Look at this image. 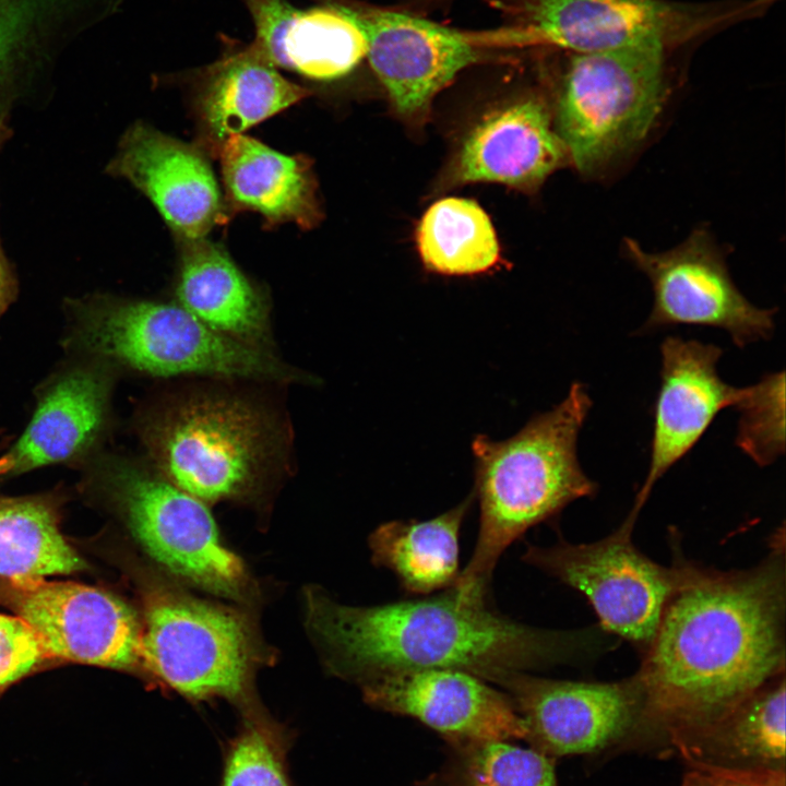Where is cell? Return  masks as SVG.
<instances>
[{
  "mask_svg": "<svg viewBox=\"0 0 786 786\" xmlns=\"http://www.w3.org/2000/svg\"><path fill=\"white\" fill-rule=\"evenodd\" d=\"M784 537L747 570L720 571L682 557V575L638 670L640 724L623 751H669L785 674Z\"/></svg>",
  "mask_w": 786,
  "mask_h": 786,
  "instance_id": "1",
  "label": "cell"
},
{
  "mask_svg": "<svg viewBox=\"0 0 786 786\" xmlns=\"http://www.w3.org/2000/svg\"><path fill=\"white\" fill-rule=\"evenodd\" d=\"M489 603L450 587L424 598L350 606L311 590L307 626L331 672L359 686L431 669L464 670L491 682L568 663L585 650L584 631L531 627Z\"/></svg>",
  "mask_w": 786,
  "mask_h": 786,
  "instance_id": "2",
  "label": "cell"
},
{
  "mask_svg": "<svg viewBox=\"0 0 786 786\" xmlns=\"http://www.w3.org/2000/svg\"><path fill=\"white\" fill-rule=\"evenodd\" d=\"M592 404L586 386L574 382L559 404L535 415L514 436L502 441L474 438L479 528L474 551L452 586L461 595L489 598L493 571L511 544L571 502L595 496L597 486L577 457L579 434Z\"/></svg>",
  "mask_w": 786,
  "mask_h": 786,
  "instance_id": "3",
  "label": "cell"
},
{
  "mask_svg": "<svg viewBox=\"0 0 786 786\" xmlns=\"http://www.w3.org/2000/svg\"><path fill=\"white\" fill-rule=\"evenodd\" d=\"M147 463L199 500L245 499L285 463L278 417L243 394L193 390L166 397L139 422Z\"/></svg>",
  "mask_w": 786,
  "mask_h": 786,
  "instance_id": "4",
  "label": "cell"
},
{
  "mask_svg": "<svg viewBox=\"0 0 786 786\" xmlns=\"http://www.w3.org/2000/svg\"><path fill=\"white\" fill-rule=\"evenodd\" d=\"M69 348L114 368L157 378L306 382L271 349L224 336L177 302L97 295L69 305Z\"/></svg>",
  "mask_w": 786,
  "mask_h": 786,
  "instance_id": "5",
  "label": "cell"
},
{
  "mask_svg": "<svg viewBox=\"0 0 786 786\" xmlns=\"http://www.w3.org/2000/svg\"><path fill=\"white\" fill-rule=\"evenodd\" d=\"M667 50L643 41L568 53L555 128L582 174L602 172L648 134L667 97Z\"/></svg>",
  "mask_w": 786,
  "mask_h": 786,
  "instance_id": "6",
  "label": "cell"
},
{
  "mask_svg": "<svg viewBox=\"0 0 786 786\" xmlns=\"http://www.w3.org/2000/svg\"><path fill=\"white\" fill-rule=\"evenodd\" d=\"M96 479L141 547L170 573L226 597L245 594L241 560L226 548L203 501L148 463L108 455L91 458Z\"/></svg>",
  "mask_w": 786,
  "mask_h": 786,
  "instance_id": "7",
  "label": "cell"
},
{
  "mask_svg": "<svg viewBox=\"0 0 786 786\" xmlns=\"http://www.w3.org/2000/svg\"><path fill=\"white\" fill-rule=\"evenodd\" d=\"M524 44L584 53L658 41L668 49L749 17L761 0L712 4L668 0H495Z\"/></svg>",
  "mask_w": 786,
  "mask_h": 786,
  "instance_id": "8",
  "label": "cell"
},
{
  "mask_svg": "<svg viewBox=\"0 0 786 786\" xmlns=\"http://www.w3.org/2000/svg\"><path fill=\"white\" fill-rule=\"evenodd\" d=\"M636 520L627 516L603 539L549 547L528 545L522 560L581 593L602 629L627 640L643 654L682 575V557L662 565L632 540Z\"/></svg>",
  "mask_w": 786,
  "mask_h": 786,
  "instance_id": "9",
  "label": "cell"
},
{
  "mask_svg": "<svg viewBox=\"0 0 786 786\" xmlns=\"http://www.w3.org/2000/svg\"><path fill=\"white\" fill-rule=\"evenodd\" d=\"M253 646L246 619L235 610L171 591L147 595L142 664L186 698L243 700Z\"/></svg>",
  "mask_w": 786,
  "mask_h": 786,
  "instance_id": "10",
  "label": "cell"
},
{
  "mask_svg": "<svg viewBox=\"0 0 786 786\" xmlns=\"http://www.w3.org/2000/svg\"><path fill=\"white\" fill-rule=\"evenodd\" d=\"M490 683L511 699L531 747L553 759L620 752L644 707L639 672L614 682H587L515 671Z\"/></svg>",
  "mask_w": 786,
  "mask_h": 786,
  "instance_id": "11",
  "label": "cell"
},
{
  "mask_svg": "<svg viewBox=\"0 0 786 786\" xmlns=\"http://www.w3.org/2000/svg\"><path fill=\"white\" fill-rule=\"evenodd\" d=\"M624 250L653 289V308L643 330L716 327L727 332L739 348L772 336L776 309L759 308L740 293L705 229L693 230L664 252L645 251L630 238L624 240Z\"/></svg>",
  "mask_w": 786,
  "mask_h": 786,
  "instance_id": "12",
  "label": "cell"
},
{
  "mask_svg": "<svg viewBox=\"0 0 786 786\" xmlns=\"http://www.w3.org/2000/svg\"><path fill=\"white\" fill-rule=\"evenodd\" d=\"M0 603L34 630L55 660L128 670L142 664V627L126 603L104 590L0 577Z\"/></svg>",
  "mask_w": 786,
  "mask_h": 786,
  "instance_id": "13",
  "label": "cell"
},
{
  "mask_svg": "<svg viewBox=\"0 0 786 786\" xmlns=\"http://www.w3.org/2000/svg\"><path fill=\"white\" fill-rule=\"evenodd\" d=\"M366 37L369 63L403 115L422 111L454 76L485 58V36L450 28L409 11L343 0Z\"/></svg>",
  "mask_w": 786,
  "mask_h": 786,
  "instance_id": "14",
  "label": "cell"
},
{
  "mask_svg": "<svg viewBox=\"0 0 786 786\" xmlns=\"http://www.w3.org/2000/svg\"><path fill=\"white\" fill-rule=\"evenodd\" d=\"M723 349L696 340L667 336L660 345V385L654 409L650 465L629 516L638 520L657 481L699 442L716 416L737 407L746 388L717 371Z\"/></svg>",
  "mask_w": 786,
  "mask_h": 786,
  "instance_id": "15",
  "label": "cell"
},
{
  "mask_svg": "<svg viewBox=\"0 0 786 786\" xmlns=\"http://www.w3.org/2000/svg\"><path fill=\"white\" fill-rule=\"evenodd\" d=\"M115 369L86 358L50 377L25 430L0 455V477L91 458L109 427Z\"/></svg>",
  "mask_w": 786,
  "mask_h": 786,
  "instance_id": "16",
  "label": "cell"
},
{
  "mask_svg": "<svg viewBox=\"0 0 786 786\" xmlns=\"http://www.w3.org/2000/svg\"><path fill=\"white\" fill-rule=\"evenodd\" d=\"M360 688L370 706L413 717L458 742L525 739L524 723L508 694L464 670L392 675Z\"/></svg>",
  "mask_w": 786,
  "mask_h": 786,
  "instance_id": "17",
  "label": "cell"
},
{
  "mask_svg": "<svg viewBox=\"0 0 786 786\" xmlns=\"http://www.w3.org/2000/svg\"><path fill=\"white\" fill-rule=\"evenodd\" d=\"M107 172L144 193L181 241L205 238L225 218L217 181L201 151L145 123L126 131Z\"/></svg>",
  "mask_w": 786,
  "mask_h": 786,
  "instance_id": "18",
  "label": "cell"
},
{
  "mask_svg": "<svg viewBox=\"0 0 786 786\" xmlns=\"http://www.w3.org/2000/svg\"><path fill=\"white\" fill-rule=\"evenodd\" d=\"M254 26L251 41L276 68L317 81L345 76L366 57V37L343 0L298 8L287 0H242Z\"/></svg>",
  "mask_w": 786,
  "mask_h": 786,
  "instance_id": "19",
  "label": "cell"
},
{
  "mask_svg": "<svg viewBox=\"0 0 786 786\" xmlns=\"http://www.w3.org/2000/svg\"><path fill=\"white\" fill-rule=\"evenodd\" d=\"M568 160L547 106L529 96L491 112L467 134L451 177L455 183L498 182L534 191Z\"/></svg>",
  "mask_w": 786,
  "mask_h": 786,
  "instance_id": "20",
  "label": "cell"
},
{
  "mask_svg": "<svg viewBox=\"0 0 786 786\" xmlns=\"http://www.w3.org/2000/svg\"><path fill=\"white\" fill-rule=\"evenodd\" d=\"M216 61L193 71L190 83L205 141L218 152L234 134L290 107L310 91L283 76L252 43L221 35Z\"/></svg>",
  "mask_w": 786,
  "mask_h": 786,
  "instance_id": "21",
  "label": "cell"
},
{
  "mask_svg": "<svg viewBox=\"0 0 786 786\" xmlns=\"http://www.w3.org/2000/svg\"><path fill=\"white\" fill-rule=\"evenodd\" d=\"M218 155L233 210L260 213L269 225L295 223L303 229L322 218L311 162L285 155L245 134L229 136Z\"/></svg>",
  "mask_w": 786,
  "mask_h": 786,
  "instance_id": "22",
  "label": "cell"
},
{
  "mask_svg": "<svg viewBox=\"0 0 786 786\" xmlns=\"http://www.w3.org/2000/svg\"><path fill=\"white\" fill-rule=\"evenodd\" d=\"M182 242L177 303L224 336L271 349L270 306L261 289L218 245Z\"/></svg>",
  "mask_w": 786,
  "mask_h": 786,
  "instance_id": "23",
  "label": "cell"
},
{
  "mask_svg": "<svg viewBox=\"0 0 786 786\" xmlns=\"http://www.w3.org/2000/svg\"><path fill=\"white\" fill-rule=\"evenodd\" d=\"M785 674L716 720L677 737L669 751L686 763L785 770Z\"/></svg>",
  "mask_w": 786,
  "mask_h": 786,
  "instance_id": "24",
  "label": "cell"
},
{
  "mask_svg": "<svg viewBox=\"0 0 786 786\" xmlns=\"http://www.w3.org/2000/svg\"><path fill=\"white\" fill-rule=\"evenodd\" d=\"M474 501L471 492L432 519L380 524L368 537L371 562L390 570L407 594L429 595L452 587L461 572V528Z\"/></svg>",
  "mask_w": 786,
  "mask_h": 786,
  "instance_id": "25",
  "label": "cell"
},
{
  "mask_svg": "<svg viewBox=\"0 0 786 786\" xmlns=\"http://www.w3.org/2000/svg\"><path fill=\"white\" fill-rule=\"evenodd\" d=\"M84 568L59 528L53 497H0L1 579H41Z\"/></svg>",
  "mask_w": 786,
  "mask_h": 786,
  "instance_id": "26",
  "label": "cell"
},
{
  "mask_svg": "<svg viewBox=\"0 0 786 786\" xmlns=\"http://www.w3.org/2000/svg\"><path fill=\"white\" fill-rule=\"evenodd\" d=\"M425 266L451 275L487 272L499 262V245L489 216L473 200L445 198L432 204L417 229Z\"/></svg>",
  "mask_w": 786,
  "mask_h": 786,
  "instance_id": "27",
  "label": "cell"
},
{
  "mask_svg": "<svg viewBox=\"0 0 786 786\" xmlns=\"http://www.w3.org/2000/svg\"><path fill=\"white\" fill-rule=\"evenodd\" d=\"M287 735L270 719L249 715L225 750L218 786H293Z\"/></svg>",
  "mask_w": 786,
  "mask_h": 786,
  "instance_id": "28",
  "label": "cell"
},
{
  "mask_svg": "<svg viewBox=\"0 0 786 786\" xmlns=\"http://www.w3.org/2000/svg\"><path fill=\"white\" fill-rule=\"evenodd\" d=\"M555 760L534 748L491 740L465 743L460 786H558Z\"/></svg>",
  "mask_w": 786,
  "mask_h": 786,
  "instance_id": "29",
  "label": "cell"
},
{
  "mask_svg": "<svg viewBox=\"0 0 786 786\" xmlns=\"http://www.w3.org/2000/svg\"><path fill=\"white\" fill-rule=\"evenodd\" d=\"M784 371L769 373L746 386L736 407L740 414L736 443L760 466L773 463L785 450Z\"/></svg>",
  "mask_w": 786,
  "mask_h": 786,
  "instance_id": "30",
  "label": "cell"
},
{
  "mask_svg": "<svg viewBox=\"0 0 786 786\" xmlns=\"http://www.w3.org/2000/svg\"><path fill=\"white\" fill-rule=\"evenodd\" d=\"M53 660L24 620L0 612V695L16 681Z\"/></svg>",
  "mask_w": 786,
  "mask_h": 786,
  "instance_id": "31",
  "label": "cell"
},
{
  "mask_svg": "<svg viewBox=\"0 0 786 786\" xmlns=\"http://www.w3.org/2000/svg\"><path fill=\"white\" fill-rule=\"evenodd\" d=\"M681 786H786L785 770L730 769L687 763Z\"/></svg>",
  "mask_w": 786,
  "mask_h": 786,
  "instance_id": "32",
  "label": "cell"
},
{
  "mask_svg": "<svg viewBox=\"0 0 786 786\" xmlns=\"http://www.w3.org/2000/svg\"><path fill=\"white\" fill-rule=\"evenodd\" d=\"M16 294V278L0 246V318L14 301Z\"/></svg>",
  "mask_w": 786,
  "mask_h": 786,
  "instance_id": "33",
  "label": "cell"
},
{
  "mask_svg": "<svg viewBox=\"0 0 786 786\" xmlns=\"http://www.w3.org/2000/svg\"><path fill=\"white\" fill-rule=\"evenodd\" d=\"M451 0H404L403 3L410 7L412 12L428 11V9L437 8L438 5L445 4Z\"/></svg>",
  "mask_w": 786,
  "mask_h": 786,
  "instance_id": "34",
  "label": "cell"
},
{
  "mask_svg": "<svg viewBox=\"0 0 786 786\" xmlns=\"http://www.w3.org/2000/svg\"><path fill=\"white\" fill-rule=\"evenodd\" d=\"M10 133L11 130L8 123L2 117H0V150L2 148L4 142L9 139Z\"/></svg>",
  "mask_w": 786,
  "mask_h": 786,
  "instance_id": "35",
  "label": "cell"
}]
</instances>
